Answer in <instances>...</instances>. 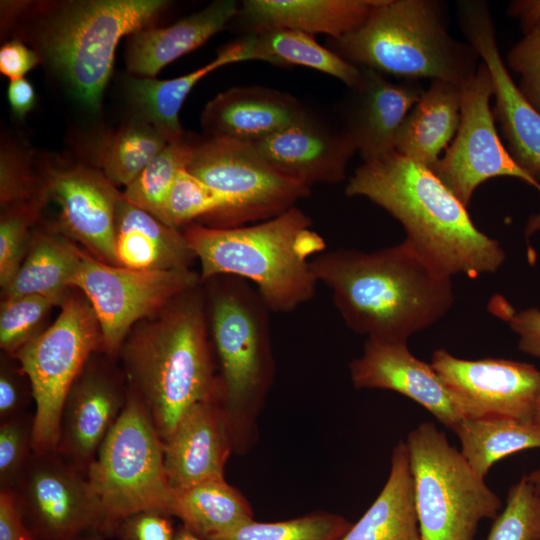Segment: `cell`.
Wrapping results in <instances>:
<instances>
[{"label": "cell", "instance_id": "6da1fadb", "mask_svg": "<svg viewBox=\"0 0 540 540\" xmlns=\"http://www.w3.org/2000/svg\"><path fill=\"white\" fill-rule=\"evenodd\" d=\"M311 266L318 283L330 289L347 327L367 338L407 342L441 319L454 302L451 277L404 240L371 252L325 250Z\"/></svg>", "mask_w": 540, "mask_h": 540}, {"label": "cell", "instance_id": "7a4b0ae2", "mask_svg": "<svg viewBox=\"0 0 540 540\" xmlns=\"http://www.w3.org/2000/svg\"><path fill=\"white\" fill-rule=\"evenodd\" d=\"M345 194L364 197L392 215L404 228V241L446 276L476 278L496 272L505 260L499 242L475 226L433 170L396 151L357 168Z\"/></svg>", "mask_w": 540, "mask_h": 540}, {"label": "cell", "instance_id": "3957f363", "mask_svg": "<svg viewBox=\"0 0 540 540\" xmlns=\"http://www.w3.org/2000/svg\"><path fill=\"white\" fill-rule=\"evenodd\" d=\"M119 353L129 390L163 441L190 408L221 395L199 285L134 327Z\"/></svg>", "mask_w": 540, "mask_h": 540}, {"label": "cell", "instance_id": "277c9868", "mask_svg": "<svg viewBox=\"0 0 540 540\" xmlns=\"http://www.w3.org/2000/svg\"><path fill=\"white\" fill-rule=\"evenodd\" d=\"M312 219L298 207L265 221L230 228L200 224L183 231L200 262L201 283L234 276L251 283L271 312L310 301L319 284L311 262L326 250Z\"/></svg>", "mask_w": 540, "mask_h": 540}, {"label": "cell", "instance_id": "5b68a950", "mask_svg": "<svg viewBox=\"0 0 540 540\" xmlns=\"http://www.w3.org/2000/svg\"><path fill=\"white\" fill-rule=\"evenodd\" d=\"M207 281L211 287L204 299L221 404L233 449L242 453L255 439L256 419L274 380L271 310L242 278L216 276Z\"/></svg>", "mask_w": 540, "mask_h": 540}, {"label": "cell", "instance_id": "8992f818", "mask_svg": "<svg viewBox=\"0 0 540 540\" xmlns=\"http://www.w3.org/2000/svg\"><path fill=\"white\" fill-rule=\"evenodd\" d=\"M328 48L347 62L402 80H442L462 86L480 59L469 43L453 38L441 4L433 0H378L366 21Z\"/></svg>", "mask_w": 540, "mask_h": 540}, {"label": "cell", "instance_id": "52a82bcc", "mask_svg": "<svg viewBox=\"0 0 540 540\" xmlns=\"http://www.w3.org/2000/svg\"><path fill=\"white\" fill-rule=\"evenodd\" d=\"M128 391L125 408L86 473L105 534L115 533L141 511L171 515L174 490L165 471L163 440L142 403Z\"/></svg>", "mask_w": 540, "mask_h": 540}, {"label": "cell", "instance_id": "ba28073f", "mask_svg": "<svg viewBox=\"0 0 540 540\" xmlns=\"http://www.w3.org/2000/svg\"><path fill=\"white\" fill-rule=\"evenodd\" d=\"M421 540H474L483 519L498 515L500 498L432 422L405 441Z\"/></svg>", "mask_w": 540, "mask_h": 540}, {"label": "cell", "instance_id": "9c48e42d", "mask_svg": "<svg viewBox=\"0 0 540 540\" xmlns=\"http://www.w3.org/2000/svg\"><path fill=\"white\" fill-rule=\"evenodd\" d=\"M164 0L68 3L48 24L43 45L53 66L86 106L99 107L120 39L144 29Z\"/></svg>", "mask_w": 540, "mask_h": 540}, {"label": "cell", "instance_id": "30bf717a", "mask_svg": "<svg viewBox=\"0 0 540 540\" xmlns=\"http://www.w3.org/2000/svg\"><path fill=\"white\" fill-rule=\"evenodd\" d=\"M102 347L101 331L89 301L65 300L54 323L14 355L35 401L34 452H56L65 398L92 353Z\"/></svg>", "mask_w": 540, "mask_h": 540}, {"label": "cell", "instance_id": "8fae6325", "mask_svg": "<svg viewBox=\"0 0 540 540\" xmlns=\"http://www.w3.org/2000/svg\"><path fill=\"white\" fill-rule=\"evenodd\" d=\"M187 170L226 200L217 228L278 216L311 194V188L273 168L250 143L207 136L194 140Z\"/></svg>", "mask_w": 540, "mask_h": 540}, {"label": "cell", "instance_id": "7c38bea8", "mask_svg": "<svg viewBox=\"0 0 540 540\" xmlns=\"http://www.w3.org/2000/svg\"><path fill=\"white\" fill-rule=\"evenodd\" d=\"M200 284V274L191 269H131L107 264L82 250L73 280L95 312L102 348L110 355L119 353L140 320L155 315Z\"/></svg>", "mask_w": 540, "mask_h": 540}, {"label": "cell", "instance_id": "4fadbf2b", "mask_svg": "<svg viewBox=\"0 0 540 540\" xmlns=\"http://www.w3.org/2000/svg\"><path fill=\"white\" fill-rule=\"evenodd\" d=\"M493 82L483 62L461 86V120L458 131L431 168L452 193L468 207L479 185L499 176L521 179L540 192V182L525 171L504 146L490 106ZM540 230V213L530 218L526 236Z\"/></svg>", "mask_w": 540, "mask_h": 540}, {"label": "cell", "instance_id": "5bb4252c", "mask_svg": "<svg viewBox=\"0 0 540 540\" xmlns=\"http://www.w3.org/2000/svg\"><path fill=\"white\" fill-rule=\"evenodd\" d=\"M37 540H80L100 532L101 513L87 477L57 452H33L14 487Z\"/></svg>", "mask_w": 540, "mask_h": 540}, {"label": "cell", "instance_id": "9a60e30c", "mask_svg": "<svg viewBox=\"0 0 540 540\" xmlns=\"http://www.w3.org/2000/svg\"><path fill=\"white\" fill-rule=\"evenodd\" d=\"M431 366L464 418L509 417L533 421L540 371L503 358L467 360L445 349L433 352Z\"/></svg>", "mask_w": 540, "mask_h": 540}, {"label": "cell", "instance_id": "2e32d148", "mask_svg": "<svg viewBox=\"0 0 540 540\" xmlns=\"http://www.w3.org/2000/svg\"><path fill=\"white\" fill-rule=\"evenodd\" d=\"M458 8L462 32L490 72L495 97L492 110L507 149L540 182V112L523 96L502 59L489 5L460 1Z\"/></svg>", "mask_w": 540, "mask_h": 540}, {"label": "cell", "instance_id": "e0dca14e", "mask_svg": "<svg viewBox=\"0 0 540 540\" xmlns=\"http://www.w3.org/2000/svg\"><path fill=\"white\" fill-rule=\"evenodd\" d=\"M349 371L355 388L400 393L452 431L464 419L440 376L431 364L411 353L407 342L367 338L362 354L350 363Z\"/></svg>", "mask_w": 540, "mask_h": 540}, {"label": "cell", "instance_id": "ac0fdd59", "mask_svg": "<svg viewBox=\"0 0 540 540\" xmlns=\"http://www.w3.org/2000/svg\"><path fill=\"white\" fill-rule=\"evenodd\" d=\"M91 357L65 398L56 451L85 475L125 408L129 392L110 372L92 365Z\"/></svg>", "mask_w": 540, "mask_h": 540}, {"label": "cell", "instance_id": "d6986e66", "mask_svg": "<svg viewBox=\"0 0 540 540\" xmlns=\"http://www.w3.org/2000/svg\"><path fill=\"white\" fill-rule=\"evenodd\" d=\"M360 70L358 82L349 87L342 127L370 163L395 151L399 130L425 88L420 81L393 82L373 69Z\"/></svg>", "mask_w": 540, "mask_h": 540}, {"label": "cell", "instance_id": "ffe728a7", "mask_svg": "<svg viewBox=\"0 0 540 540\" xmlns=\"http://www.w3.org/2000/svg\"><path fill=\"white\" fill-rule=\"evenodd\" d=\"M260 156L284 176L309 188L337 184L346 176L356 146L341 126L336 129L311 113L264 139L250 143Z\"/></svg>", "mask_w": 540, "mask_h": 540}, {"label": "cell", "instance_id": "44dd1931", "mask_svg": "<svg viewBox=\"0 0 540 540\" xmlns=\"http://www.w3.org/2000/svg\"><path fill=\"white\" fill-rule=\"evenodd\" d=\"M47 187L61 208V223L92 255L118 266L116 212L122 196L105 175L82 167L51 170Z\"/></svg>", "mask_w": 540, "mask_h": 540}, {"label": "cell", "instance_id": "7402d4cb", "mask_svg": "<svg viewBox=\"0 0 540 540\" xmlns=\"http://www.w3.org/2000/svg\"><path fill=\"white\" fill-rule=\"evenodd\" d=\"M232 451L221 395L194 405L163 441L164 466L170 486L181 490L223 478Z\"/></svg>", "mask_w": 540, "mask_h": 540}, {"label": "cell", "instance_id": "603a6c76", "mask_svg": "<svg viewBox=\"0 0 540 540\" xmlns=\"http://www.w3.org/2000/svg\"><path fill=\"white\" fill-rule=\"evenodd\" d=\"M309 114L303 103L289 93L265 86H239L210 100L201 123L207 136L253 143Z\"/></svg>", "mask_w": 540, "mask_h": 540}, {"label": "cell", "instance_id": "cb8c5ba5", "mask_svg": "<svg viewBox=\"0 0 540 540\" xmlns=\"http://www.w3.org/2000/svg\"><path fill=\"white\" fill-rule=\"evenodd\" d=\"M377 1L245 0L239 4L232 21L245 35L272 29H290L340 38L358 29Z\"/></svg>", "mask_w": 540, "mask_h": 540}, {"label": "cell", "instance_id": "d4e9b609", "mask_svg": "<svg viewBox=\"0 0 540 540\" xmlns=\"http://www.w3.org/2000/svg\"><path fill=\"white\" fill-rule=\"evenodd\" d=\"M239 4L218 0L163 28L146 27L132 34L126 61L128 70L154 78L162 68L203 45L236 16Z\"/></svg>", "mask_w": 540, "mask_h": 540}, {"label": "cell", "instance_id": "484cf974", "mask_svg": "<svg viewBox=\"0 0 540 540\" xmlns=\"http://www.w3.org/2000/svg\"><path fill=\"white\" fill-rule=\"evenodd\" d=\"M118 266L139 270L190 269L196 259L185 235L121 196L116 212Z\"/></svg>", "mask_w": 540, "mask_h": 540}, {"label": "cell", "instance_id": "4316f807", "mask_svg": "<svg viewBox=\"0 0 540 540\" xmlns=\"http://www.w3.org/2000/svg\"><path fill=\"white\" fill-rule=\"evenodd\" d=\"M461 120V86L432 80L406 116L395 151L432 168L453 141Z\"/></svg>", "mask_w": 540, "mask_h": 540}, {"label": "cell", "instance_id": "83f0119b", "mask_svg": "<svg viewBox=\"0 0 540 540\" xmlns=\"http://www.w3.org/2000/svg\"><path fill=\"white\" fill-rule=\"evenodd\" d=\"M339 540H421L405 441L393 448L388 478L363 516Z\"/></svg>", "mask_w": 540, "mask_h": 540}, {"label": "cell", "instance_id": "f1b7e54d", "mask_svg": "<svg viewBox=\"0 0 540 540\" xmlns=\"http://www.w3.org/2000/svg\"><path fill=\"white\" fill-rule=\"evenodd\" d=\"M241 61H246V56L243 41L239 39L219 52L211 62L186 75L169 80L133 78L129 83V91L144 120L167 143L177 142L184 138L179 111L192 88L216 69Z\"/></svg>", "mask_w": 540, "mask_h": 540}, {"label": "cell", "instance_id": "f546056e", "mask_svg": "<svg viewBox=\"0 0 540 540\" xmlns=\"http://www.w3.org/2000/svg\"><path fill=\"white\" fill-rule=\"evenodd\" d=\"M171 516L208 540L253 520L254 512L243 494L223 477L174 490Z\"/></svg>", "mask_w": 540, "mask_h": 540}, {"label": "cell", "instance_id": "4dcf8cb0", "mask_svg": "<svg viewBox=\"0 0 540 540\" xmlns=\"http://www.w3.org/2000/svg\"><path fill=\"white\" fill-rule=\"evenodd\" d=\"M246 61H263L275 66H303L342 81L348 88L361 75L357 67L328 47L320 45L314 35L290 29H272L242 38Z\"/></svg>", "mask_w": 540, "mask_h": 540}, {"label": "cell", "instance_id": "1f68e13d", "mask_svg": "<svg viewBox=\"0 0 540 540\" xmlns=\"http://www.w3.org/2000/svg\"><path fill=\"white\" fill-rule=\"evenodd\" d=\"M453 432L466 461L484 478L499 460L540 448V424L534 421L509 417L464 418Z\"/></svg>", "mask_w": 540, "mask_h": 540}, {"label": "cell", "instance_id": "d6a6232c", "mask_svg": "<svg viewBox=\"0 0 540 540\" xmlns=\"http://www.w3.org/2000/svg\"><path fill=\"white\" fill-rule=\"evenodd\" d=\"M80 264V249L66 240L41 236L31 247L11 282L4 288L5 298L21 295L62 297L73 286Z\"/></svg>", "mask_w": 540, "mask_h": 540}, {"label": "cell", "instance_id": "836d02e7", "mask_svg": "<svg viewBox=\"0 0 540 540\" xmlns=\"http://www.w3.org/2000/svg\"><path fill=\"white\" fill-rule=\"evenodd\" d=\"M193 142L183 138L168 143L126 187L123 198L162 221L167 196L178 172L189 163Z\"/></svg>", "mask_w": 540, "mask_h": 540}, {"label": "cell", "instance_id": "e575fe53", "mask_svg": "<svg viewBox=\"0 0 540 540\" xmlns=\"http://www.w3.org/2000/svg\"><path fill=\"white\" fill-rule=\"evenodd\" d=\"M167 144L147 121L132 123L105 149L101 164L104 175L113 184L127 187Z\"/></svg>", "mask_w": 540, "mask_h": 540}, {"label": "cell", "instance_id": "d590c367", "mask_svg": "<svg viewBox=\"0 0 540 540\" xmlns=\"http://www.w3.org/2000/svg\"><path fill=\"white\" fill-rule=\"evenodd\" d=\"M351 525L339 514L314 512L277 522L253 519L208 540H339Z\"/></svg>", "mask_w": 540, "mask_h": 540}, {"label": "cell", "instance_id": "8d00e7d4", "mask_svg": "<svg viewBox=\"0 0 540 540\" xmlns=\"http://www.w3.org/2000/svg\"><path fill=\"white\" fill-rule=\"evenodd\" d=\"M225 198L187 168L181 169L167 196L162 222L177 228L195 219L214 220L216 227L225 213Z\"/></svg>", "mask_w": 540, "mask_h": 540}, {"label": "cell", "instance_id": "74e56055", "mask_svg": "<svg viewBox=\"0 0 540 540\" xmlns=\"http://www.w3.org/2000/svg\"><path fill=\"white\" fill-rule=\"evenodd\" d=\"M486 540H540V493L526 476L510 487Z\"/></svg>", "mask_w": 540, "mask_h": 540}, {"label": "cell", "instance_id": "f35d334b", "mask_svg": "<svg viewBox=\"0 0 540 540\" xmlns=\"http://www.w3.org/2000/svg\"><path fill=\"white\" fill-rule=\"evenodd\" d=\"M60 296L21 295L5 298L0 311V345L10 354L15 353L35 337L36 328Z\"/></svg>", "mask_w": 540, "mask_h": 540}, {"label": "cell", "instance_id": "ab89813d", "mask_svg": "<svg viewBox=\"0 0 540 540\" xmlns=\"http://www.w3.org/2000/svg\"><path fill=\"white\" fill-rule=\"evenodd\" d=\"M34 416L27 413L1 421L0 488H14L33 452Z\"/></svg>", "mask_w": 540, "mask_h": 540}, {"label": "cell", "instance_id": "60d3db41", "mask_svg": "<svg viewBox=\"0 0 540 540\" xmlns=\"http://www.w3.org/2000/svg\"><path fill=\"white\" fill-rule=\"evenodd\" d=\"M506 65L519 76L523 96L540 112V23L510 49Z\"/></svg>", "mask_w": 540, "mask_h": 540}, {"label": "cell", "instance_id": "b9f144b4", "mask_svg": "<svg viewBox=\"0 0 540 540\" xmlns=\"http://www.w3.org/2000/svg\"><path fill=\"white\" fill-rule=\"evenodd\" d=\"M489 308L498 318L506 321L518 335V347L522 352L540 358V310L538 308H528L517 312L499 295L493 297Z\"/></svg>", "mask_w": 540, "mask_h": 540}, {"label": "cell", "instance_id": "7bdbcfd3", "mask_svg": "<svg viewBox=\"0 0 540 540\" xmlns=\"http://www.w3.org/2000/svg\"><path fill=\"white\" fill-rule=\"evenodd\" d=\"M28 218L13 214L0 224V284L3 289L11 282L21 266Z\"/></svg>", "mask_w": 540, "mask_h": 540}, {"label": "cell", "instance_id": "ee69618b", "mask_svg": "<svg viewBox=\"0 0 540 540\" xmlns=\"http://www.w3.org/2000/svg\"><path fill=\"white\" fill-rule=\"evenodd\" d=\"M170 516L160 510L141 511L125 519L115 533L121 540H174Z\"/></svg>", "mask_w": 540, "mask_h": 540}, {"label": "cell", "instance_id": "f6af8a7d", "mask_svg": "<svg viewBox=\"0 0 540 540\" xmlns=\"http://www.w3.org/2000/svg\"><path fill=\"white\" fill-rule=\"evenodd\" d=\"M0 540H37L24 519L14 488H0Z\"/></svg>", "mask_w": 540, "mask_h": 540}, {"label": "cell", "instance_id": "bcb514c9", "mask_svg": "<svg viewBox=\"0 0 540 540\" xmlns=\"http://www.w3.org/2000/svg\"><path fill=\"white\" fill-rule=\"evenodd\" d=\"M38 62L37 54L21 42L11 41L0 49V72L10 81L24 78Z\"/></svg>", "mask_w": 540, "mask_h": 540}, {"label": "cell", "instance_id": "7dc6e473", "mask_svg": "<svg viewBox=\"0 0 540 540\" xmlns=\"http://www.w3.org/2000/svg\"><path fill=\"white\" fill-rule=\"evenodd\" d=\"M26 399L14 373L7 368L0 374V418L1 421L24 412Z\"/></svg>", "mask_w": 540, "mask_h": 540}, {"label": "cell", "instance_id": "c3c4849f", "mask_svg": "<svg viewBox=\"0 0 540 540\" xmlns=\"http://www.w3.org/2000/svg\"><path fill=\"white\" fill-rule=\"evenodd\" d=\"M12 111L18 116H25L35 105V91L25 78L10 81L7 90Z\"/></svg>", "mask_w": 540, "mask_h": 540}, {"label": "cell", "instance_id": "681fc988", "mask_svg": "<svg viewBox=\"0 0 540 540\" xmlns=\"http://www.w3.org/2000/svg\"><path fill=\"white\" fill-rule=\"evenodd\" d=\"M507 13L519 20L524 33L540 23V0H515L509 3Z\"/></svg>", "mask_w": 540, "mask_h": 540}, {"label": "cell", "instance_id": "f907efd6", "mask_svg": "<svg viewBox=\"0 0 540 540\" xmlns=\"http://www.w3.org/2000/svg\"><path fill=\"white\" fill-rule=\"evenodd\" d=\"M174 540H204L192 532L187 527L183 526L176 531Z\"/></svg>", "mask_w": 540, "mask_h": 540}, {"label": "cell", "instance_id": "816d5d0a", "mask_svg": "<svg viewBox=\"0 0 540 540\" xmlns=\"http://www.w3.org/2000/svg\"><path fill=\"white\" fill-rule=\"evenodd\" d=\"M525 476L536 491L540 493V466Z\"/></svg>", "mask_w": 540, "mask_h": 540}, {"label": "cell", "instance_id": "f5cc1de1", "mask_svg": "<svg viewBox=\"0 0 540 540\" xmlns=\"http://www.w3.org/2000/svg\"><path fill=\"white\" fill-rule=\"evenodd\" d=\"M533 421L540 424V387L535 403V409H534V415H533Z\"/></svg>", "mask_w": 540, "mask_h": 540}, {"label": "cell", "instance_id": "db71d44e", "mask_svg": "<svg viewBox=\"0 0 540 540\" xmlns=\"http://www.w3.org/2000/svg\"><path fill=\"white\" fill-rule=\"evenodd\" d=\"M80 540H103L100 536H97V535H94V536H89V537H82Z\"/></svg>", "mask_w": 540, "mask_h": 540}]
</instances>
